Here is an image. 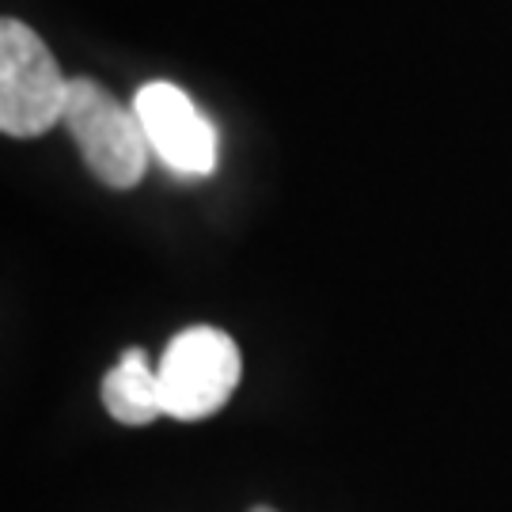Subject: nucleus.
Returning <instances> with one entry per match:
<instances>
[{
  "label": "nucleus",
  "instance_id": "1",
  "mask_svg": "<svg viewBox=\"0 0 512 512\" xmlns=\"http://www.w3.org/2000/svg\"><path fill=\"white\" fill-rule=\"evenodd\" d=\"M65 133L80 148L84 164L110 190H133L145 179L148 137L137 110L126 107L114 92H107L92 76H76L69 84V103L61 118Z\"/></svg>",
  "mask_w": 512,
  "mask_h": 512
},
{
  "label": "nucleus",
  "instance_id": "2",
  "mask_svg": "<svg viewBox=\"0 0 512 512\" xmlns=\"http://www.w3.org/2000/svg\"><path fill=\"white\" fill-rule=\"evenodd\" d=\"M69 84L50 46L23 23H0V129L8 137H42L61 126Z\"/></svg>",
  "mask_w": 512,
  "mask_h": 512
},
{
  "label": "nucleus",
  "instance_id": "3",
  "mask_svg": "<svg viewBox=\"0 0 512 512\" xmlns=\"http://www.w3.org/2000/svg\"><path fill=\"white\" fill-rule=\"evenodd\" d=\"M156 376L167 418L202 421L232 399L243 376V357L232 334L217 327H186L167 342Z\"/></svg>",
  "mask_w": 512,
  "mask_h": 512
},
{
  "label": "nucleus",
  "instance_id": "4",
  "mask_svg": "<svg viewBox=\"0 0 512 512\" xmlns=\"http://www.w3.org/2000/svg\"><path fill=\"white\" fill-rule=\"evenodd\" d=\"M133 110L145 126L152 156L186 179H202L217 167V129L209 126L194 99L167 80H152L133 95Z\"/></svg>",
  "mask_w": 512,
  "mask_h": 512
},
{
  "label": "nucleus",
  "instance_id": "5",
  "mask_svg": "<svg viewBox=\"0 0 512 512\" xmlns=\"http://www.w3.org/2000/svg\"><path fill=\"white\" fill-rule=\"evenodd\" d=\"M99 395H103V406H107L110 418L118 421V425H129V429L148 425V421H156L164 414L156 365L148 361L145 349H137V346L126 349V353L118 357V365L103 376Z\"/></svg>",
  "mask_w": 512,
  "mask_h": 512
},
{
  "label": "nucleus",
  "instance_id": "6",
  "mask_svg": "<svg viewBox=\"0 0 512 512\" xmlns=\"http://www.w3.org/2000/svg\"><path fill=\"white\" fill-rule=\"evenodd\" d=\"M247 512H277V509H270V505H255V509H247Z\"/></svg>",
  "mask_w": 512,
  "mask_h": 512
}]
</instances>
